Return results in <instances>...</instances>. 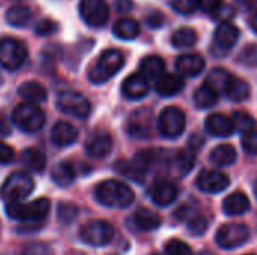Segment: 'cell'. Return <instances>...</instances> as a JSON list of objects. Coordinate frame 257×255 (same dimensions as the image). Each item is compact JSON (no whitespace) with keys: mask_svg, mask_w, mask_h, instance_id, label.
I'll use <instances>...</instances> for the list:
<instances>
[{"mask_svg":"<svg viewBox=\"0 0 257 255\" xmlns=\"http://www.w3.org/2000/svg\"><path fill=\"white\" fill-rule=\"evenodd\" d=\"M51 179H53V182L57 186L66 188V186H69L74 182V179H75V170H74V167L69 162H60V164H57L53 168Z\"/></svg>","mask_w":257,"mask_h":255,"instance_id":"cell-32","label":"cell"},{"mask_svg":"<svg viewBox=\"0 0 257 255\" xmlns=\"http://www.w3.org/2000/svg\"><path fill=\"white\" fill-rule=\"evenodd\" d=\"M11 134V123L9 119L3 111H0V137H8Z\"/></svg>","mask_w":257,"mask_h":255,"instance_id":"cell-48","label":"cell"},{"mask_svg":"<svg viewBox=\"0 0 257 255\" xmlns=\"http://www.w3.org/2000/svg\"><path fill=\"white\" fill-rule=\"evenodd\" d=\"M164 252H166V255H194L191 246L187 245L185 242L179 240V239L169 240L164 246Z\"/></svg>","mask_w":257,"mask_h":255,"instance_id":"cell-36","label":"cell"},{"mask_svg":"<svg viewBox=\"0 0 257 255\" xmlns=\"http://www.w3.org/2000/svg\"><path fill=\"white\" fill-rule=\"evenodd\" d=\"M33 188L35 182L29 173L15 171L11 176H8L6 180L3 182L0 195L6 203H20L21 200L30 195Z\"/></svg>","mask_w":257,"mask_h":255,"instance_id":"cell-4","label":"cell"},{"mask_svg":"<svg viewBox=\"0 0 257 255\" xmlns=\"http://www.w3.org/2000/svg\"><path fill=\"white\" fill-rule=\"evenodd\" d=\"M193 99H194V105L197 108L206 110V108L214 107L218 102V93L209 84L203 83L200 87L196 89V92L193 95Z\"/></svg>","mask_w":257,"mask_h":255,"instance_id":"cell-29","label":"cell"},{"mask_svg":"<svg viewBox=\"0 0 257 255\" xmlns=\"http://www.w3.org/2000/svg\"><path fill=\"white\" fill-rule=\"evenodd\" d=\"M95 200L110 209H125L134 203V191L120 180L108 179L96 185Z\"/></svg>","mask_w":257,"mask_h":255,"instance_id":"cell-1","label":"cell"},{"mask_svg":"<svg viewBox=\"0 0 257 255\" xmlns=\"http://www.w3.org/2000/svg\"><path fill=\"white\" fill-rule=\"evenodd\" d=\"M80 237L90 246H105L114 237V228L110 222L96 219L84 224L80 230Z\"/></svg>","mask_w":257,"mask_h":255,"instance_id":"cell-9","label":"cell"},{"mask_svg":"<svg viewBox=\"0 0 257 255\" xmlns=\"http://www.w3.org/2000/svg\"><path fill=\"white\" fill-rule=\"evenodd\" d=\"M197 2V8L200 11H203L205 14H215L221 6H223V0H196Z\"/></svg>","mask_w":257,"mask_h":255,"instance_id":"cell-45","label":"cell"},{"mask_svg":"<svg viewBox=\"0 0 257 255\" xmlns=\"http://www.w3.org/2000/svg\"><path fill=\"white\" fill-rule=\"evenodd\" d=\"M230 185L229 176L221 170H202L197 176V186L206 194H218Z\"/></svg>","mask_w":257,"mask_h":255,"instance_id":"cell-13","label":"cell"},{"mask_svg":"<svg viewBox=\"0 0 257 255\" xmlns=\"http://www.w3.org/2000/svg\"><path fill=\"white\" fill-rule=\"evenodd\" d=\"M205 131L212 137H229L235 131L232 119L221 113H212L205 120Z\"/></svg>","mask_w":257,"mask_h":255,"instance_id":"cell-18","label":"cell"},{"mask_svg":"<svg viewBox=\"0 0 257 255\" xmlns=\"http://www.w3.org/2000/svg\"><path fill=\"white\" fill-rule=\"evenodd\" d=\"M235 15H236V11H235V8L230 6V5H223L215 14H212L214 20L221 21V23H230L229 20H232Z\"/></svg>","mask_w":257,"mask_h":255,"instance_id":"cell-44","label":"cell"},{"mask_svg":"<svg viewBox=\"0 0 257 255\" xmlns=\"http://www.w3.org/2000/svg\"><path fill=\"white\" fill-rule=\"evenodd\" d=\"M21 164L29 171L42 173L47 165V158L41 150L29 147V149L23 150V153H21Z\"/></svg>","mask_w":257,"mask_h":255,"instance_id":"cell-27","label":"cell"},{"mask_svg":"<svg viewBox=\"0 0 257 255\" xmlns=\"http://www.w3.org/2000/svg\"><path fill=\"white\" fill-rule=\"evenodd\" d=\"M185 86V81L178 74H164L155 84L157 93L163 98H170L178 95Z\"/></svg>","mask_w":257,"mask_h":255,"instance_id":"cell-21","label":"cell"},{"mask_svg":"<svg viewBox=\"0 0 257 255\" xmlns=\"http://www.w3.org/2000/svg\"><path fill=\"white\" fill-rule=\"evenodd\" d=\"M205 69V59L200 54H182L176 59V71L181 77H197Z\"/></svg>","mask_w":257,"mask_h":255,"instance_id":"cell-19","label":"cell"},{"mask_svg":"<svg viewBox=\"0 0 257 255\" xmlns=\"http://www.w3.org/2000/svg\"><path fill=\"white\" fill-rule=\"evenodd\" d=\"M77 215H78V209L69 203H62L57 209V218L63 224H71L77 218Z\"/></svg>","mask_w":257,"mask_h":255,"instance_id":"cell-38","label":"cell"},{"mask_svg":"<svg viewBox=\"0 0 257 255\" xmlns=\"http://www.w3.org/2000/svg\"><path fill=\"white\" fill-rule=\"evenodd\" d=\"M14 156H15L14 150H12L8 144H5V143L0 141V164H2V165L11 164V162L14 161Z\"/></svg>","mask_w":257,"mask_h":255,"instance_id":"cell-46","label":"cell"},{"mask_svg":"<svg viewBox=\"0 0 257 255\" xmlns=\"http://www.w3.org/2000/svg\"><path fill=\"white\" fill-rule=\"evenodd\" d=\"M18 95L29 104H39L47 99V89L38 81H26L18 87Z\"/></svg>","mask_w":257,"mask_h":255,"instance_id":"cell-26","label":"cell"},{"mask_svg":"<svg viewBox=\"0 0 257 255\" xmlns=\"http://www.w3.org/2000/svg\"><path fill=\"white\" fill-rule=\"evenodd\" d=\"M211 161H212V164H215L218 167L233 165L236 161V150L232 144H220L212 149Z\"/></svg>","mask_w":257,"mask_h":255,"instance_id":"cell-30","label":"cell"},{"mask_svg":"<svg viewBox=\"0 0 257 255\" xmlns=\"http://www.w3.org/2000/svg\"><path fill=\"white\" fill-rule=\"evenodd\" d=\"M126 129L133 138H149L152 132V113L148 108L134 111L128 119Z\"/></svg>","mask_w":257,"mask_h":255,"instance_id":"cell-14","label":"cell"},{"mask_svg":"<svg viewBox=\"0 0 257 255\" xmlns=\"http://www.w3.org/2000/svg\"><path fill=\"white\" fill-rule=\"evenodd\" d=\"M241 144L248 155H257V129L244 132L241 138Z\"/></svg>","mask_w":257,"mask_h":255,"instance_id":"cell-40","label":"cell"},{"mask_svg":"<svg viewBox=\"0 0 257 255\" xmlns=\"http://www.w3.org/2000/svg\"><path fill=\"white\" fill-rule=\"evenodd\" d=\"M12 122L23 132L32 134L45 125V114L36 104H20L12 111Z\"/></svg>","mask_w":257,"mask_h":255,"instance_id":"cell-5","label":"cell"},{"mask_svg":"<svg viewBox=\"0 0 257 255\" xmlns=\"http://www.w3.org/2000/svg\"><path fill=\"white\" fill-rule=\"evenodd\" d=\"M166 62L160 56H146L140 62V74L148 80H160L164 75Z\"/></svg>","mask_w":257,"mask_h":255,"instance_id":"cell-23","label":"cell"},{"mask_svg":"<svg viewBox=\"0 0 257 255\" xmlns=\"http://www.w3.org/2000/svg\"><path fill=\"white\" fill-rule=\"evenodd\" d=\"M238 62L245 65L257 68V45H247L238 56Z\"/></svg>","mask_w":257,"mask_h":255,"instance_id":"cell-39","label":"cell"},{"mask_svg":"<svg viewBox=\"0 0 257 255\" xmlns=\"http://www.w3.org/2000/svg\"><path fill=\"white\" fill-rule=\"evenodd\" d=\"M78 138V131L68 122H57L51 129V141L57 147H68Z\"/></svg>","mask_w":257,"mask_h":255,"instance_id":"cell-20","label":"cell"},{"mask_svg":"<svg viewBox=\"0 0 257 255\" xmlns=\"http://www.w3.org/2000/svg\"><path fill=\"white\" fill-rule=\"evenodd\" d=\"M56 105L62 113L74 116L77 119H86L90 114V102L86 96L75 90L60 92L57 95Z\"/></svg>","mask_w":257,"mask_h":255,"instance_id":"cell-8","label":"cell"},{"mask_svg":"<svg viewBox=\"0 0 257 255\" xmlns=\"http://www.w3.org/2000/svg\"><path fill=\"white\" fill-rule=\"evenodd\" d=\"M133 222H134L136 228L140 231H154L161 225V216L151 209L142 207L134 213Z\"/></svg>","mask_w":257,"mask_h":255,"instance_id":"cell-24","label":"cell"},{"mask_svg":"<svg viewBox=\"0 0 257 255\" xmlns=\"http://www.w3.org/2000/svg\"><path fill=\"white\" fill-rule=\"evenodd\" d=\"M232 122H233L235 129L236 131H241L242 134L254 129V119H253V116H250L245 111H236V113H233Z\"/></svg>","mask_w":257,"mask_h":255,"instance_id":"cell-35","label":"cell"},{"mask_svg":"<svg viewBox=\"0 0 257 255\" xmlns=\"http://www.w3.org/2000/svg\"><path fill=\"white\" fill-rule=\"evenodd\" d=\"M250 210V200L242 192H233L223 201V212L227 216H239Z\"/></svg>","mask_w":257,"mask_h":255,"instance_id":"cell-22","label":"cell"},{"mask_svg":"<svg viewBox=\"0 0 257 255\" xmlns=\"http://www.w3.org/2000/svg\"><path fill=\"white\" fill-rule=\"evenodd\" d=\"M250 84L247 81H244L242 78L238 77H230L226 87H224V95L233 101V102H242L250 96Z\"/></svg>","mask_w":257,"mask_h":255,"instance_id":"cell-25","label":"cell"},{"mask_svg":"<svg viewBox=\"0 0 257 255\" xmlns=\"http://www.w3.org/2000/svg\"><path fill=\"white\" fill-rule=\"evenodd\" d=\"M80 17L90 27H102L110 15V9L105 0H80Z\"/></svg>","mask_w":257,"mask_h":255,"instance_id":"cell-11","label":"cell"},{"mask_svg":"<svg viewBox=\"0 0 257 255\" xmlns=\"http://www.w3.org/2000/svg\"><path fill=\"white\" fill-rule=\"evenodd\" d=\"M57 30V23H54L53 20H41L36 26H35V32L39 36H50L53 33H56Z\"/></svg>","mask_w":257,"mask_h":255,"instance_id":"cell-43","label":"cell"},{"mask_svg":"<svg viewBox=\"0 0 257 255\" xmlns=\"http://www.w3.org/2000/svg\"><path fill=\"white\" fill-rule=\"evenodd\" d=\"M187 227H188L190 234H193V236H202L206 231V228H208V219L205 216L196 213L191 219L187 221Z\"/></svg>","mask_w":257,"mask_h":255,"instance_id":"cell-37","label":"cell"},{"mask_svg":"<svg viewBox=\"0 0 257 255\" xmlns=\"http://www.w3.org/2000/svg\"><path fill=\"white\" fill-rule=\"evenodd\" d=\"M178 194H179L178 185L175 182H170V180H166V179L155 180L152 183L151 189H149L151 200L157 206H161V207L170 206L178 198Z\"/></svg>","mask_w":257,"mask_h":255,"instance_id":"cell-15","label":"cell"},{"mask_svg":"<svg viewBox=\"0 0 257 255\" xmlns=\"http://www.w3.org/2000/svg\"><path fill=\"white\" fill-rule=\"evenodd\" d=\"M250 27L257 33V11L250 17Z\"/></svg>","mask_w":257,"mask_h":255,"instance_id":"cell-51","label":"cell"},{"mask_svg":"<svg viewBox=\"0 0 257 255\" xmlns=\"http://www.w3.org/2000/svg\"><path fill=\"white\" fill-rule=\"evenodd\" d=\"M248 255H253V254H248Z\"/></svg>","mask_w":257,"mask_h":255,"instance_id":"cell-53","label":"cell"},{"mask_svg":"<svg viewBox=\"0 0 257 255\" xmlns=\"http://www.w3.org/2000/svg\"><path fill=\"white\" fill-rule=\"evenodd\" d=\"M239 5H242L247 9H254L257 8V0H238Z\"/></svg>","mask_w":257,"mask_h":255,"instance_id":"cell-50","label":"cell"},{"mask_svg":"<svg viewBox=\"0 0 257 255\" xmlns=\"http://www.w3.org/2000/svg\"><path fill=\"white\" fill-rule=\"evenodd\" d=\"M113 33H114L116 38H119L122 41H131V39H136L139 36L140 26L133 18H122V20L114 23Z\"/></svg>","mask_w":257,"mask_h":255,"instance_id":"cell-28","label":"cell"},{"mask_svg":"<svg viewBox=\"0 0 257 255\" xmlns=\"http://www.w3.org/2000/svg\"><path fill=\"white\" fill-rule=\"evenodd\" d=\"M133 0H114V6L119 12H130L133 9Z\"/></svg>","mask_w":257,"mask_h":255,"instance_id":"cell-49","label":"cell"},{"mask_svg":"<svg viewBox=\"0 0 257 255\" xmlns=\"http://www.w3.org/2000/svg\"><path fill=\"white\" fill-rule=\"evenodd\" d=\"M176 165L182 173H190L194 167V156L190 152H179L176 156Z\"/></svg>","mask_w":257,"mask_h":255,"instance_id":"cell-42","label":"cell"},{"mask_svg":"<svg viewBox=\"0 0 257 255\" xmlns=\"http://www.w3.org/2000/svg\"><path fill=\"white\" fill-rule=\"evenodd\" d=\"M232 75L226 71V69H221V68H215V69H212L211 72H209V75H208V78H206V84H209L217 93L218 92H224V87H226V84H227V81H229V78H230Z\"/></svg>","mask_w":257,"mask_h":255,"instance_id":"cell-34","label":"cell"},{"mask_svg":"<svg viewBox=\"0 0 257 255\" xmlns=\"http://www.w3.org/2000/svg\"><path fill=\"white\" fill-rule=\"evenodd\" d=\"M172 8L182 15H190L197 9V2L196 0H170Z\"/></svg>","mask_w":257,"mask_h":255,"instance_id":"cell-41","label":"cell"},{"mask_svg":"<svg viewBox=\"0 0 257 255\" xmlns=\"http://www.w3.org/2000/svg\"><path fill=\"white\" fill-rule=\"evenodd\" d=\"M196 42H197V33L193 27H179L172 36V44L176 48H190Z\"/></svg>","mask_w":257,"mask_h":255,"instance_id":"cell-33","label":"cell"},{"mask_svg":"<svg viewBox=\"0 0 257 255\" xmlns=\"http://www.w3.org/2000/svg\"><path fill=\"white\" fill-rule=\"evenodd\" d=\"M254 194H256V198H257V180H256V183H254Z\"/></svg>","mask_w":257,"mask_h":255,"instance_id":"cell-52","label":"cell"},{"mask_svg":"<svg viewBox=\"0 0 257 255\" xmlns=\"http://www.w3.org/2000/svg\"><path fill=\"white\" fill-rule=\"evenodd\" d=\"M111 149H113V140L107 132L102 131L92 132L86 140V153L92 158L96 159L105 158L107 155H110Z\"/></svg>","mask_w":257,"mask_h":255,"instance_id":"cell-16","label":"cell"},{"mask_svg":"<svg viewBox=\"0 0 257 255\" xmlns=\"http://www.w3.org/2000/svg\"><path fill=\"white\" fill-rule=\"evenodd\" d=\"M146 23H148L151 27L157 29V27H161V26H163L164 17H163V14H160V12H152V14H149V15L146 17Z\"/></svg>","mask_w":257,"mask_h":255,"instance_id":"cell-47","label":"cell"},{"mask_svg":"<svg viewBox=\"0 0 257 255\" xmlns=\"http://www.w3.org/2000/svg\"><path fill=\"white\" fill-rule=\"evenodd\" d=\"M27 47L15 38L0 39V66L6 71L20 69L27 60Z\"/></svg>","mask_w":257,"mask_h":255,"instance_id":"cell-6","label":"cell"},{"mask_svg":"<svg viewBox=\"0 0 257 255\" xmlns=\"http://www.w3.org/2000/svg\"><path fill=\"white\" fill-rule=\"evenodd\" d=\"M125 57L119 50H105L95 65L89 71V80L93 84H102L108 81L111 77H114L123 66Z\"/></svg>","mask_w":257,"mask_h":255,"instance_id":"cell-2","label":"cell"},{"mask_svg":"<svg viewBox=\"0 0 257 255\" xmlns=\"http://www.w3.org/2000/svg\"><path fill=\"white\" fill-rule=\"evenodd\" d=\"M149 87H151L149 81L140 72L139 74L136 72L125 78V81L122 84V95L126 99L137 101V99L145 98L149 93Z\"/></svg>","mask_w":257,"mask_h":255,"instance_id":"cell-17","label":"cell"},{"mask_svg":"<svg viewBox=\"0 0 257 255\" xmlns=\"http://www.w3.org/2000/svg\"><path fill=\"white\" fill-rule=\"evenodd\" d=\"M238 39H239V29L232 23H221L214 32L211 50L217 57L226 56L235 47Z\"/></svg>","mask_w":257,"mask_h":255,"instance_id":"cell-12","label":"cell"},{"mask_svg":"<svg viewBox=\"0 0 257 255\" xmlns=\"http://www.w3.org/2000/svg\"><path fill=\"white\" fill-rule=\"evenodd\" d=\"M32 20V11L26 5H15L6 11V21L14 27H24Z\"/></svg>","mask_w":257,"mask_h":255,"instance_id":"cell-31","label":"cell"},{"mask_svg":"<svg viewBox=\"0 0 257 255\" xmlns=\"http://www.w3.org/2000/svg\"><path fill=\"white\" fill-rule=\"evenodd\" d=\"M187 119L179 107H166L158 117V131L164 138L173 140L184 134Z\"/></svg>","mask_w":257,"mask_h":255,"instance_id":"cell-7","label":"cell"},{"mask_svg":"<svg viewBox=\"0 0 257 255\" xmlns=\"http://www.w3.org/2000/svg\"><path fill=\"white\" fill-rule=\"evenodd\" d=\"M250 239V230L244 224H224L215 234V242L223 249H235Z\"/></svg>","mask_w":257,"mask_h":255,"instance_id":"cell-10","label":"cell"},{"mask_svg":"<svg viewBox=\"0 0 257 255\" xmlns=\"http://www.w3.org/2000/svg\"><path fill=\"white\" fill-rule=\"evenodd\" d=\"M5 210L11 219L23 222H38L47 218L50 212V200L38 198L30 203H8Z\"/></svg>","mask_w":257,"mask_h":255,"instance_id":"cell-3","label":"cell"}]
</instances>
